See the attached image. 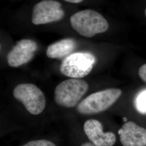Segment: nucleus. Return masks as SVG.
Here are the masks:
<instances>
[{
	"label": "nucleus",
	"instance_id": "nucleus-5",
	"mask_svg": "<svg viewBox=\"0 0 146 146\" xmlns=\"http://www.w3.org/2000/svg\"><path fill=\"white\" fill-rule=\"evenodd\" d=\"M13 95L33 115L41 114L45 108L46 101L44 95L35 84H20L15 87Z\"/></svg>",
	"mask_w": 146,
	"mask_h": 146
},
{
	"label": "nucleus",
	"instance_id": "nucleus-9",
	"mask_svg": "<svg viewBox=\"0 0 146 146\" xmlns=\"http://www.w3.org/2000/svg\"><path fill=\"white\" fill-rule=\"evenodd\" d=\"M118 133L123 146H146V129L133 122H125Z\"/></svg>",
	"mask_w": 146,
	"mask_h": 146
},
{
	"label": "nucleus",
	"instance_id": "nucleus-4",
	"mask_svg": "<svg viewBox=\"0 0 146 146\" xmlns=\"http://www.w3.org/2000/svg\"><path fill=\"white\" fill-rule=\"evenodd\" d=\"M95 62L94 55L89 52L71 54L64 59L60 67L63 75L73 78H82L88 75Z\"/></svg>",
	"mask_w": 146,
	"mask_h": 146
},
{
	"label": "nucleus",
	"instance_id": "nucleus-8",
	"mask_svg": "<svg viewBox=\"0 0 146 146\" xmlns=\"http://www.w3.org/2000/svg\"><path fill=\"white\" fill-rule=\"evenodd\" d=\"M84 129L89 140L96 146H113L115 144V134L110 131L104 133L102 125L98 120H87Z\"/></svg>",
	"mask_w": 146,
	"mask_h": 146
},
{
	"label": "nucleus",
	"instance_id": "nucleus-14",
	"mask_svg": "<svg viewBox=\"0 0 146 146\" xmlns=\"http://www.w3.org/2000/svg\"><path fill=\"white\" fill-rule=\"evenodd\" d=\"M64 1L69 3H78L81 2L84 0H64Z\"/></svg>",
	"mask_w": 146,
	"mask_h": 146
},
{
	"label": "nucleus",
	"instance_id": "nucleus-2",
	"mask_svg": "<svg viewBox=\"0 0 146 146\" xmlns=\"http://www.w3.org/2000/svg\"><path fill=\"white\" fill-rule=\"evenodd\" d=\"M88 88V84L83 80H66L58 85L55 89V102L62 107H74L86 94Z\"/></svg>",
	"mask_w": 146,
	"mask_h": 146
},
{
	"label": "nucleus",
	"instance_id": "nucleus-15",
	"mask_svg": "<svg viewBox=\"0 0 146 146\" xmlns=\"http://www.w3.org/2000/svg\"><path fill=\"white\" fill-rule=\"evenodd\" d=\"M81 146H96L95 145H94L93 143H91V142H86V143H84Z\"/></svg>",
	"mask_w": 146,
	"mask_h": 146
},
{
	"label": "nucleus",
	"instance_id": "nucleus-11",
	"mask_svg": "<svg viewBox=\"0 0 146 146\" xmlns=\"http://www.w3.org/2000/svg\"><path fill=\"white\" fill-rule=\"evenodd\" d=\"M136 110L141 114H146V90L138 95L135 101Z\"/></svg>",
	"mask_w": 146,
	"mask_h": 146
},
{
	"label": "nucleus",
	"instance_id": "nucleus-6",
	"mask_svg": "<svg viewBox=\"0 0 146 146\" xmlns=\"http://www.w3.org/2000/svg\"><path fill=\"white\" fill-rule=\"evenodd\" d=\"M64 12L62 5L54 0H43L34 5L32 12V23L35 25L60 21Z\"/></svg>",
	"mask_w": 146,
	"mask_h": 146
},
{
	"label": "nucleus",
	"instance_id": "nucleus-13",
	"mask_svg": "<svg viewBox=\"0 0 146 146\" xmlns=\"http://www.w3.org/2000/svg\"><path fill=\"white\" fill-rule=\"evenodd\" d=\"M139 75L140 78L146 83V64L142 65L139 70Z\"/></svg>",
	"mask_w": 146,
	"mask_h": 146
},
{
	"label": "nucleus",
	"instance_id": "nucleus-3",
	"mask_svg": "<svg viewBox=\"0 0 146 146\" xmlns=\"http://www.w3.org/2000/svg\"><path fill=\"white\" fill-rule=\"evenodd\" d=\"M121 94L119 89L111 88L90 94L79 104L77 110L84 115L99 113L114 104Z\"/></svg>",
	"mask_w": 146,
	"mask_h": 146
},
{
	"label": "nucleus",
	"instance_id": "nucleus-16",
	"mask_svg": "<svg viewBox=\"0 0 146 146\" xmlns=\"http://www.w3.org/2000/svg\"><path fill=\"white\" fill-rule=\"evenodd\" d=\"M123 121H124L125 122H126V121H127V118H125V117H123Z\"/></svg>",
	"mask_w": 146,
	"mask_h": 146
},
{
	"label": "nucleus",
	"instance_id": "nucleus-12",
	"mask_svg": "<svg viewBox=\"0 0 146 146\" xmlns=\"http://www.w3.org/2000/svg\"><path fill=\"white\" fill-rule=\"evenodd\" d=\"M23 146H56L53 142L46 140L31 141Z\"/></svg>",
	"mask_w": 146,
	"mask_h": 146
},
{
	"label": "nucleus",
	"instance_id": "nucleus-17",
	"mask_svg": "<svg viewBox=\"0 0 146 146\" xmlns=\"http://www.w3.org/2000/svg\"><path fill=\"white\" fill-rule=\"evenodd\" d=\"M145 15H146V10H145Z\"/></svg>",
	"mask_w": 146,
	"mask_h": 146
},
{
	"label": "nucleus",
	"instance_id": "nucleus-7",
	"mask_svg": "<svg viewBox=\"0 0 146 146\" xmlns=\"http://www.w3.org/2000/svg\"><path fill=\"white\" fill-rule=\"evenodd\" d=\"M37 49V43L29 39H23L17 42L7 55V62L11 67L16 68L29 62Z\"/></svg>",
	"mask_w": 146,
	"mask_h": 146
},
{
	"label": "nucleus",
	"instance_id": "nucleus-10",
	"mask_svg": "<svg viewBox=\"0 0 146 146\" xmlns=\"http://www.w3.org/2000/svg\"><path fill=\"white\" fill-rule=\"evenodd\" d=\"M76 47V42L72 38H65L49 46L46 50L50 58H61L70 55Z\"/></svg>",
	"mask_w": 146,
	"mask_h": 146
},
{
	"label": "nucleus",
	"instance_id": "nucleus-1",
	"mask_svg": "<svg viewBox=\"0 0 146 146\" xmlns=\"http://www.w3.org/2000/svg\"><path fill=\"white\" fill-rule=\"evenodd\" d=\"M73 29L79 34L86 37H92L96 34L107 31L109 24L99 13L86 9L75 13L70 17Z\"/></svg>",
	"mask_w": 146,
	"mask_h": 146
}]
</instances>
